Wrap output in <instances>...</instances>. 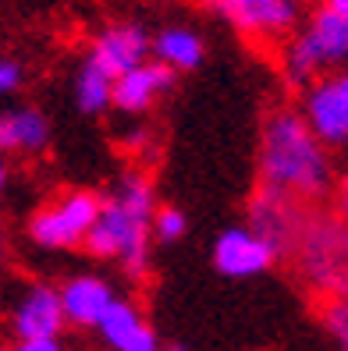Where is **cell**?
<instances>
[{"instance_id":"6da1fadb","label":"cell","mask_w":348,"mask_h":351,"mask_svg":"<svg viewBox=\"0 0 348 351\" xmlns=\"http://www.w3.org/2000/svg\"><path fill=\"white\" fill-rule=\"evenodd\" d=\"M259 184L316 202L331 192V156L295 110H274L259 142Z\"/></svg>"},{"instance_id":"7a4b0ae2","label":"cell","mask_w":348,"mask_h":351,"mask_svg":"<svg viewBox=\"0 0 348 351\" xmlns=\"http://www.w3.org/2000/svg\"><path fill=\"white\" fill-rule=\"evenodd\" d=\"M156 210L153 184L142 174H128L111 202L100 206V217L86 231L82 245L96 259H117L125 274L142 280L150 274V220Z\"/></svg>"},{"instance_id":"3957f363","label":"cell","mask_w":348,"mask_h":351,"mask_svg":"<svg viewBox=\"0 0 348 351\" xmlns=\"http://www.w3.org/2000/svg\"><path fill=\"white\" fill-rule=\"evenodd\" d=\"M288 259L320 302H348V223L338 213L310 210Z\"/></svg>"},{"instance_id":"277c9868","label":"cell","mask_w":348,"mask_h":351,"mask_svg":"<svg viewBox=\"0 0 348 351\" xmlns=\"http://www.w3.org/2000/svg\"><path fill=\"white\" fill-rule=\"evenodd\" d=\"M348 60V14L323 8L284 53V75L292 82H313L323 68Z\"/></svg>"},{"instance_id":"5b68a950","label":"cell","mask_w":348,"mask_h":351,"mask_svg":"<svg viewBox=\"0 0 348 351\" xmlns=\"http://www.w3.org/2000/svg\"><path fill=\"white\" fill-rule=\"evenodd\" d=\"M100 206L104 202L93 192H68L60 202L32 213L29 238L39 249H75V245H82L93 220L100 217Z\"/></svg>"},{"instance_id":"8992f818","label":"cell","mask_w":348,"mask_h":351,"mask_svg":"<svg viewBox=\"0 0 348 351\" xmlns=\"http://www.w3.org/2000/svg\"><path fill=\"white\" fill-rule=\"evenodd\" d=\"M310 210H313L310 202L259 184L253 202H249V231L267 241L274 249V256L281 259V256L292 252L295 234H299V227L305 223V217H310Z\"/></svg>"},{"instance_id":"52a82bcc","label":"cell","mask_w":348,"mask_h":351,"mask_svg":"<svg viewBox=\"0 0 348 351\" xmlns=\"http://www.w3.org/2000/svg\"><path fill=\"white\" fill-rule=\"evenodd\" d=\"M210 8L245 36H259V39L288 36L299 22L295 0H210Z\"/></svg>"},{"instance_id":"ba28073f","label":"cell","mask_w":348,"mask_h":351,"mask_svg":"<svg viewBox=\"0 0 348 351\" xmlns=\"http://www.w3.org/2000/svg\"><path fill=\"white\" fill-rule=\"evenodd\" d=\"M305 125L327 146H345L348 142V71L313 82L305 93Z\"/></svg>"},{"instance_id":"9c48e42d","label":"cell","mask_w":348,"mask_h":351,"mask_svg":"<svg viewBox=\"0 0 348 351\" xmlns=\"http://www.w3.org/2000/svg\"><path fill=\"white\" fill-rule=\"evenodd\" d=\"M277 263L274 249L263 238H256L249 227H228L217 245H213V266L224 277H256L263 270H270Z\"/></svg>"},{"instance_id":"30bf717a","label":"cell","mask_w":348,"mask_h":351,"mask_svg":"<svg viewBox=\"0 0 348 351\" xmlns=\"http://www.w3.org/2000/svg\"><path fill=\"white\" fill-rule=\"evenodd\" d=\"M11 326L18 341L29 337H60L65 330V313H60V295L50 284H32L25 287V295L18 298L14 313H11Z\"/></svg>"},{"instance_id":"8fae6325","label":"cell","mask_w":348,"mask_h":351,"mask_svg":"<svg viewBox=\"0 0 348 351\" xmlns=\"http://www.w3.org/2000/svg\"><path fill=\"white\" fill-rule=\"evenodd\" d=\"M171 86H174V71L167 64H160V60L146 64V60H142V64L121 71L114 78L111 103H114V107H121L125 114H142V110H150Z\"/></svg>"},{"instance_id":"7c38bea8","label":"cell","mask_w":348,"mask_h":351,"mask_svg":"<svg viewBox=\"0 0 348 351\" xmlns=\"http://www.w3.org/2000/svg\"><path fill=\"white\" fill-rule=\"evenodd\" d=\"M96 330L111 351H160L163 348L156 330L146 323V316L125 298H114L107 305V313L100 316Z\"/></svg>"},{"instance_id":"4fadbf2b","label":"cell","mask_w":348,"mask_h":351,"mask_svg":"<svg viewBox=\"0 0 348 351\" xmlns=\"http://www.w3.org/2000/svg\"><path fill=\"white\" fill-rule=\"evenodd\" d=\"M60 313H65V323L78 326V330H96L100 316L107 313V305L117 298L114 287L104 277L82 274L60 284Z\"/></svg>"},{"instance_id":"5bb4252c","label":"cell","mask_w":348,"mask_h":351,"mask_svg":"<svg viewBox=\"0 0 348 351\" xmlns=\"http://www.w3.org/2000/svg\"><path fill=\"white\" fill-rule=\"evenodd\" d=\"M146 53H150L146 32H142L139 25H132V22H121V25H111V29L93 43L89 60L104 68L111 78H117L121 71L142 64V60H146Z\"/></svg>"},{"instance_id":"9a60e30c","label":"cell","mask_w":348,"mask_h":351,"mask_svg":"<svg viewBox=\"0 0 348 351\" xmlns=\"http://www.w3.org/2000/svg\"><path fill=\"white\" fill-rule=\"evenodd\" d=\"M50 142V121L36 107H14L0 114V153H43Z\"/></svg>"},{"instance_id":"2e32d148","label":"cell","mask_w":348,"mask_h":351,"mask_svg":"<svg viewBox=\"0 0 348 351\" xmlns=\"http://www.w3.org/2000/svg\"><path fill=\"white\" fill-rule=\"evenodd\" d=\"M160 64H167L171 71H192L202 64V39L192 32V29H163L153 43Z\"/></svg>"},{"instance_id":"e0dca14e","label":"cell","mask_w":348,"mask_h":351,"mask_svg":"<svg viewBox=\"0 0 348 351\" xmlns=\"http://www.w3.org/2000/svg\"><path fill=\"white\" fill-rule=\"evenodd\" d=\"M111 89H114V78L86 60V64L78 68V78H75V99H78V110L82 114H104L111 107Z\"/></svg>"},{"instance_id":"ac0fdd59","label":"cell","mask_w":348,"mask_h":351,"mask_svg":"<svg viewBox=\"0 0 348 351\" xmlns=\"http://www.w3.org/2000/svg\"><path fill=\"white\" fill-rule=\"evenodd\" d=\"M323 330L331 334L338 351H348V302H323L320 305Z\"/></svg>"},{"instance_id":"d6986e66","label":"cell","mask_w":348,"mask_h":351,"mask_svg":"<svg viewBox=\"0 0 348 351\" xmlns=\"http://www.w3.org/2000/svg\"><path fill=\"white\" fill-rule=\"evenodd\" d=\"M150 231H156L160 241H178L181 234L189 231V220H185L181 210H174V206H160V210H153Z\"/></svg>"},{"instance_id":"ffe728a7","label":"cell","mask_w":348,"mask_h":351,"mask_svg":"<svg viewBox=\"0 0 348 351\" xmlns=\"http://www.w3.org/2000/svg\"><path fill=\"white\" fill-rule=\"evenodd\" d=\"M22 82H25V68L18 64V60H11V57H0V96L18 93Z\"/></svg>"},{"instance_id":"44dd1931","label":"cell","mask_w":348,"mask_h":351,"mask_svg":"<svg viewBox=\"0 0 348 351\" xmlns=\"http://www.w3.org/2000/svg\"><path fill=\"white\" fill-rule=\"evenodd\" d=\"M11 351H65L60 337H29V341H18Z\"/></svg>"},{"instance_id":"7402d4cb","label":"cell","mask_w":348,"mask_h":351,"mask_svg":"<svg viewBox=\"0 0 348 351\" xmlns=\"http://www.w3.org/2000/svg\"><path fill=\"white\" fill-rule=\"evenodd\" d=\"M334 213L348 223V174L338 181V189H334Z\"/></svg>"},{"instance_id":"603a6c76","label":"cell","mask_w":348,"mask_h":351,"mask_svg":"<svg viewBox=\"0 0 348 351\" xmlns=\"http://www.w3.org/2000/svg\"><path fill=\"white\" fill-rule=\"evenodd\" d=\"M8 189V163H4V156H0V192Z\"/></svg>"},{"instance_id":"cb8c5ba5","label":"cell","mask_w":348,"mask_h":351,"mask_svg":"<svg viewBox=\"0 0 348 351\" xmlns=\"http://www.w3.org/2000/svg\"><path fill=\"white\" fill-rule=\"evenodd\" d=\"M327 8H334V11H345V14H348V0H327Z\"/></svg>"},{"instance_id":"d4e9b609","label":"cell","mask_w":348,"mask_h":351,"mask_svg":"<svg viewBox=\"0 0 348 351\" xmlns=\"http://www.w3.org/2000/svg\"><path fill=\"white\" fill-rule=\"evenodd\" d=\"M160 351H189L185 344H167V348H160Z\"/></svg>"},{"instance_id":"484cf974","label":"cell","mask_w":348,"mask_h":351,"mask_svg":"<svg viewBox=\"0 0 348 351\" xmlns=\"http://www.w3.org/2000/svg\"><path fill=\"white\" fill-rule=\"evenodd\" d=\"M4 249L8 245H4V227H0V259H4Z\"/></svg>"},{"instance_id":"4316f807","label":"cell","mask_w":348,"mask_h":351,"mask_svg":"<svg viewBox=\"0 0 348 351\" xmlns=\"http://www.w3.org/2000/svg\"><path fill=\"white\" fill-rule=\"evenodd\" d=\"M0 351H4V348H0Z\"/></svg>"}]
</instances>
